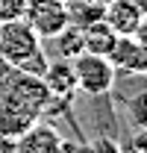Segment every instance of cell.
I'll return each instance as SVG.
<instances>
[{
	"label": "cell",
	"mask_w": 147,
	"mask_h": 153,
	"mask_svg": "<svg viewBox=\"0 0 147 153\" xmlns=\"http://www.w3.org/2000/svg\"><path fill=\"white\" fill-rule=\"evenodd\" d=\"M24 21L33 27L38 38H53L68 27V9L65 0H27L24 3Z\"/></svg>",
	"instance_id": "cell-4"
},
{
	"label": "cell",
	"mask_w": 147,
	"mask_h": 153,
	"mask_svg": "<svg viewBox=\"0 0 147 153\" xmlns=\"http://www.w3.org/2000/svg\"><path fill=\"white\" fill-rule=\"evenodd\" d=\"M15 147H18V153H59L62 135L56 133V127L36 121L24 135L15 138Z\"/></svg>",
	"instance_id": "cell-8"
},
{
	"label": "cell",
	"mask_w": 147,
	"mask_h": 153,
	"mask_svg": "<svg viewBox=\"0 0 147 153\" xmlns=\"http://www.w3.org/2000/svg\"><path fill=\"white\" fill-rule=\"evenodd\" d=\"M41 79H44L47 91L53 94V100L65 103V106H68L74 97H76V91H79V88H76V74H74V62H68V59L56 56L53 62H47Z\"/></svg>",
	"instance_id": "cell-7"
},
{
	"label": "cell",
	"mask_w": 147,
	"mask_h": 153,
	"mask_svg": "<svg viewBox=\"0 0 147 153\" xmlns=\"http://www.w3.org/2000/svg\"><path fill=\"white\" fill-rule=\"evenodd\" d=\"M9 76H12V65H9V62H6V59L0 56V82H6V79H9Z\"/></svg>",
	"instance_id": "cell-18"
},
{
	"label": "cell",
	"mask_w": 147,
	"mask_h": 153,
	"mask_svg": "<svg viewBox=\"0 0 147 153\" xmlns=\"http://www.w3.org/2000/svg\"><path fill=\"white\" fill-rule=\"evenodd\" d=\"M106 59L112 62L115 71H124V74H132V76L147 71V47L138 36H118Z\"/></svg>",
	"instance_id": "cell-6"
},
{
	"label": "cell",
	"mask_w": 147,
	"mask_h": 153,
	"mask_svg": "<svg viewBox=\"0 0 147 153\" xmlns=\"http://www.w3.org/2000/svg\"><path fill=\"white\" fill-rule=\"evenodd\" d=\"M0 56L12 65V71H24V74H44L47 62L41 50V38L33 33V27L24 18L6 21L0 24Z\"/></svg>",
	"instance_id": "cell-1"
},
{
	"label": "cell",
	"mask_w": 147,
	"mask_h": 153,
	"mask_svg": "<svg viewBox=\"0 0 147 153\" xmlns=\"http://www.w3.org/2000/svg\"><path fill=\"white\" fill-rule=\"evenodd\" d=\"M59 153H88V144H82V141H62Z\"/></svg>",
	"instance_id": "cell-17"
},
{
	"label": "cell",
	"mask_w": 147,
	"mask_h": 153,
	"mask_svg": "<svg viewBox=\"0 0 147 153\" xmlns=\"http://www.w3.org/2000/svg\"><path fill=\"white\" fill-rule=\"evenodd\" d=\"M103 21L115 36H138L144 41V3L141 0H106Z\"/></svg>",
	"instance_id": "cell-5"
},
{
	"label": "cell",
	"mask_w": 147,
	"mask_h": 153,
	"mask_svg": "<svg viewBox=\"0 0 147 153\" xmlns=\"http://www.w3.org/2000/svg\"><path fill=\"white\" fill-rule=\"evenodd\" d=\"M9 85H6V97H3V103L6 106H12V109H21V112L33 115V118H50V115L62 112V109H68L65 103H59L53 100V94L47 91V85H44V79L38 74H24V71H15L12 79H6Z\"/></svg>",
	"instance_id": "cell-2"
},
{
	"label": "cell",
	"mask_w": 147,
	"mask_h": 153,
	"mask_svg": "<svg viewBox=\"0 0 147 153\" xmlns=\"http://www.w3.org/2000/svg\"><path fill=\"white\" fill-rule=\"evenodd\" d=\"M74 74H76V88L85 94H109L115 88L118 71L112 68L106 56L97 53H79L74 59Z\"/></svg>",
	"instance_id": "cell-3"
},
{
	"label": "cell",
	"mask_w": 147,
	"mask_h": 153,
	"mask_svg": "<svg viewBox=\"0 0 147 153\" xmlns=\"http://www.w3.org/2000/svg\"><path fill=\"white\" fill-rule=\"evenodd\" d=\"M103 6H106V0H65L68 24H71V27L94 24V21L103 18Z\"/></svg>",
	"instance_id": "cell-11"
},
{
	"label": "cell",
	"mask_w": 147,
	"mask_h": 153,
	"mask_svg": "<svg viewBox=\"0 0 147 153\" xmlns=\"http://www.w3.org/2000/svg\"><path fill=\"white\" fill-rule=\"evenodd\" d=\"M24 3L27 0H0V24L24 18Z\"/></svg>",
	"instance_id": "cell-13"
},
{
	"label": "cell",
	"mask_w": 147,
	"mask_h": 153,
	"mask_svg": "<svg viewBox=\"0 0 147 153\" xmlns=\"http://www.w3.org/2000/svg\"><path fill=\"white\" fill-rule=\"evenodd\" d=\"M82 30V50L85 53H97V56H109L112 44H115V30H112L106 21H94V24H85L79 27Z\"/></svg>",
	"instance_id": "cell-9"
},
{
	"label": "cell",
	"mask_w": 147,
	"mask_h": 153,
	"mask_svg": "<svg viewBox=\"0 0 147 153\" xmlns=\"http://www.w3.org/2000/svg\"><path fill=\"white\" fill-rule=\"evenodd\" d=\"M144 141H147L144 127H135V133H132V150H135V153H144Z\"/></svg>",
	"instance_id": "cell-16"
},
{
	"label": "cell",
	"mask_w": 147,
	"mask_h": 153,
	"mask_svg": "<svg viewBox=\"0 0 147 153\" xmlns=\"http://www.w3.org/2000/svg\"><path fill=\"white\" fill-rule=\"evenodd\" d=\"M144 103H147V94H144V91H138V94L132 97V121H135V127H144V121H147Z\"/></svg>",
	"instance_id": "cell-15"
},
{
	"label": "cell",
	"mask_w": 147,
	"mask_h": 153,
	"mask_svg": "<svg viewBox=\"0 0 147 153\" xmlns=\"http://www.w3.org/2000/svg\"><path fill=\"white\" fill-rule=\"evenodd\" d=\"M88 153H124L121 150V144L109 138V135H97L94 141H88Z\"/></svg>",
	"instance_id": "cell-14"
},
{
	"label": "cell",
	"mask_w": 147,
	"mask_h": 153,
	"mask_svg": "<svg viewBox=\"0 0 147 153\" xmlns=\"http://www.w3.org/2000/svg\"><path fill=\"white\" fill-rule=\"evenodd\" d=\"M53 41H56V50H59V59L74 62L79 53H85V50H82V30H79V27H71V24H68L59 36H53Z\"/></svg>",
	"instance_id": "cell-12"
},
{
	"label": "cell",
	"mask_w": 147,
	"mask_h": 153,
	"mask_svg": "<svg viewBox=\"0 0 147 153\" xmlns=\"http://www.w3.org/2000/svg\"><path fill=\"white\" fill-rule=\"evenodd\" d=\"M36 121L38 118L21 112V109H12V106H6V103L0 100V138H18V135H24Z\"/></svg>",
	"instance_id": "cell-10"
}]
</instances>
